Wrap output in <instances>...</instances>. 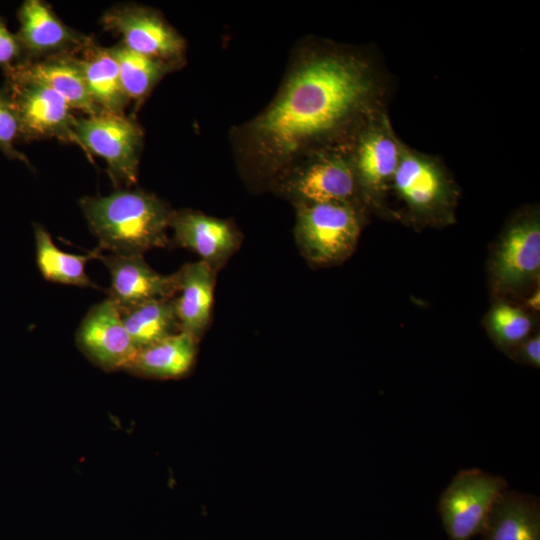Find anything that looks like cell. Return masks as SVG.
I'll use <instances>...</instances> for the list:
<instances>
[{"label":"cell","instance_id":"6da1fadb","mask_svg":"<svg viewBox=\"0 0 540 540\" xmlns=\"http://www.w3.org/2000/svg\"><path fill=\"white\" fill-rule=\"evenodd\" d=\"M378 96V83L367 63L350 55L318 56L295 71L256 121L255 132L268 150L288 156L364 113H378L372 110Z\"/></svg>","mask_w":540,"mask_h":540},{"label":"cell","instance_id":"7a4b0ae2","mask_svg":"<svg viewBox=\"0 0 540 540\" xmlns=\"http://www.w3.org/2000/svg\"><path fill=\"white\" fill-rule=\"evenodd\" d=\"M79 205L101 251L142 255L168 244L166 230L173 213L150 193L118 189L107 196L83 197Z\"/></svg>","mask_w":540,"mask_h":540},{"label":"cell","instance_id":"3957f363","mask_svg":"<svg viewBox=\"0 0 540 540\" xmlns=\"http://www.w3.org/2000/svg\"><path fill=\"white\" fill-rule=\"evenodd\" d=\"M498 297L528 295L539 284L540 219L538 212L516 214L496 241L488 264Z\"/></svg>","mask_w":540,"mask_h":540},{"label":"cell","instance_id":"277c9868","mask_svg":"<svg viewBox=\"0 0 540 540\" xmlns=\"http://www.w3.org/2000/svg\"><path fill=\"white\" fill-rule=\"evenodd\" d=\"M392 188L414 221L431 226L454 221L457 189L433 158L403 145Z\"/></svg>","mask_w":540,"mask_h":540},{"label":"cell","instance_id":"5b68a950","mask_svg":"<svg viewBox=\"0 0 540 540\" xmlns=\"http://www.w3.org/2000/svg\"><path fill=\"white\" fill-rule=\"evenodd\" d=\"M361 228L360 214L352 204H300L295 235L308 261L331 265L351 256Z\"/></svg>","mask_w":540,"mask_h":540},{"label":"cell","instance_id":"8992f818","mask_svg":"<svg viewBox=\"0 0 540 540\" xmlns=\"http://www.w3.org/2000/svg\"><path fill=\"white\" fill-rule=\"evenodd\" d=\"M508 488L505 478L479 468L459 471L438 501V513L449 540L480 535L497 497Z\"/></svg>","mask_w":540,"mask_h":540},{"label":"cell","instance_id":"52a82bcc","mask_svg":"<svg viewBox=\"0 0 540 540\" xmlns=\"http://www.w3.org/2000/svg\"><path fill=\"white\" fill-rule=\"evenodd\" d=\"M79 146L103 158L115 186L137 180L142 131L124 114L100 112L76 118L73 127Z\"/></svg>","mask_w":540,"mask_h":540},{"label":"cell","instance_id":"ba28073f","mask_svg":"<svg viewBox=\"0 0 540 540\" xmlns=\"http://www.w3.org/2000/svg\"><path fill=\"white\" fill-rule=\"evenodd\" d=\"M403 144L384 112L369 119L352 160L358 192L375 209L385 212L386 197L400 162Z\"/></svg>","mask_w":540,"mask_h":540},{"label":"cell","instance_id":"9c48e42d","mask_svg":"<svg viewBox=\"0 0 540 540\" xmlns=\"http://www.w3.org/2000/svg\"><path fill=\"white\" fill-rule=\"evenodd\" d=\"M5 88L19 123L20 138H57L78 143L76 118L69 104L53 90L31 81L6 76Z\"/></svg>","mask_w":540,"mask_h":540},{"label":"cell","instance_id":"30bf717a","mask_svg":"<svg viewBox=\"0 0 540 540\" xmlns=\"http://www.w3.org/2000/svg\"><path fill=\"white\" fill-rule=\"evenodd\" d=\"M106 30L121 36L122 44L139 54L164 62L183 53L182 38L156 12L137 5H118L102 17Z\"/></svg>","mask_w":540,"mask_h":540},{"label":"cell","instance_id":"8fae6325","mask_svg":"<svg viewBox=\"0 0 540 540\" xmlns=\"http://www.w3.org/2000/svg\"><path fill=\"white\" fill-rule=\"evenodd\" d=\"M76 344L105 371L126 369L138 351L125 329L119 308L109 297L87 312L76 331Z\"/></svg>","mask_w":540,"mask_h":540},{"label":"cell","instance_id":"7c38bea8","mask_svg":"<svg viewBox=\"0 0 540 540\" xmlns=\"http://www.w3.org/2000/svg\"><path fill=\"white\" fill-rule=\"evenodd\" d=\"M102 261L110 272L109 298L120 311L154 299H172L177 292L176 273L161 275L153 270L140 254L104 256Z\"/></svg>","mask_w":540,"mask_h":540},{"label":"cell","instance_id":"4fadbf2b","mask_svg":"<svg viewBox=\"0 0 540 540\" xmlns=\"http://www.w3.org/2000/svg\"><path fill=\"white\" fill-rule=\"evenodd\" d=\"M18 20L16 36L23 50V60L72 54L90 40L66 26L44 1H25L18 11Z\"/></svg>","mask_w":540,"mask_h":540},{"label":"cell","instance_id":"5bb4252c","mask_svg":"<svg viewBox=\"0 0 540 540\" xmlns=\"http://www.w3.org/2000/svg\"><path fill=\"white\" fill-rule=\"evenodd\" d=\"M15 77L43 85L59 94L72 109L87 116L100 113L88 93L86 83L73 54L50 56L37 60H22L4 71Z\"/></svg>","mask_w":540,"mask_h":540},{"label":"cell","instance_id":"9a60e30c","mask_svg":"<svg viewBox=\"0 0 540 540\" xmlns=\"http://www.w3.org/2000/svg\"><path fill=\"white\" fill-rule=\"evenodd\" d=\"M290 190L301 204H353L358 192L352 160L331 154L319 158L292 181Z\"/></svg>","mask_w":540,"mask_h":540},{"label":"cell","instance_id":"2e32d148","mask_svg":"<svg viewBox=\"0 0 540 540\" xmlns=\"http://www.w3.org/2000/svg\"><path fill=\"white\" fill-rule=\"evenodd\" d=\"M176 277L178 296L172 298V301L179 330L198 341L210 320L214 267L203 260L188 263L176 272Z\"/></svg>","mask_w":540,"mask_h":540},{"label":"cell","instance_id":"e0dca14e","mask_svg":"<svg viewBox=\"0 0 540 540\" xmlns=\"http://www.w3.org/2000/svg\"><path fill=\"white\" fill-rule=\"evenodd\" d=\"M482 540H540V500L508 488L495 500Z\"/></svg>","mask_w":540,"mask_h":540},{"label":"cell","instance_id":"ac0fdd59","mask_svg":"<svg viewBox=\"0 0 540 540\" xmlns=\"http://www.w3.org/2000/svg\"><path fill=\"white\" fill-rule=\"evenodd\" d=\"M170 227L178 245L194 251L213 267L237 247V237L225 221L198 212L173 213Z\"/></svg>","mask_w":540,"mask_h":540},{"label":"cell","instance_id":"d6986e66","mask_svg":"<svg viewBox=\"0 0 540 540\" xmlns=\"http://www.w3.org/2000/svg\"><path fill=\"white\" fill-rule=\"evenodd\" d=\"M80 51L81 56L76 59L94 104L101 112L124 114L129 99L111 48L98 46L90 39Z\"/></svg>","mask_w":540,"mask_h":540},{"label":"cell","instance_id":"ffe728a7","mask_svg":"<svg viewBox=\"0 0 540 540\" xmlns=\"http://www.w3.org/2000/svg\"><path fill=\"white\" fill-rule=\"evenodd\" d=\"M197 340L178 332L140 348L126 370L141 376L175 378L186 374L196 356Z\"/></svg>","mask_w":540,"mask_h":540},{"label":"cell","instance_id":"44dd1931","mask_svg":"<svg viewBox=\"0 0 540 540\" xmlns=\"http://www.w3.org/2000/svg\"><path fill=\"white\" fill-rule=\"evenodd\" d=\"M34 236L37 267L46 280L65 285L97 288L86 274L85 266L91 259H97L101 252L98 247L86 255L63 252L53 243L46 229L36 223Z\"/></svg>","mask_w":540,"mask_h":540},{"label":"cell","instance_id":"7402d4cb","mask_svg":"<svg viewBox=\"0 0 540 540\" xmlns=\"http://www.w3.org/2000/svg\"><path fill=\"white\" fill-rule=\"evenodd\" d=\"M120 313L138 350L180 332L172 299L149 300Z\"/></svg>","mask_w":540,"mask_h":540},{"label":"cell","instance_id":"603a6c76","mask_svg":"<svg viewBox=\"0 0 540 540\" xmlns=\"http://www.w3.org/2000/svg\"><path fill=\"white\" fill-rule=\"evenodd\" d=\"M117 61L122 88L127 98L140 101L171 68L170 63L148 57L122 43L111 47Z\"/></svg>","mask_w":540,"mask_h":540},{"label":"cell","instance_id":"cb8c5ba5","mask_svg":"<svg viewBox=\"0 0 540 540\" xmlns=\"http://www.w3.org/2000/svg\"><path fill=\"white\" fill-rule=\"evenodd\" d=\"M486 327L494 343L508 353L530 336L533 320L522 308L498 301L486 316Z\"/></svg>","mask_w":540,"mask_h":540},{"label":"cell","instance_id":"d4e9b609","mask_svg":"<svg viewBox=\"0 0 540 540\" xmlns=\"http://www.w3.org/2000/svg\"><path fill=\"white\" fill-rule=\"evenodd\" d=\"M20 139L19 123L13 104L5 86L0 88V150L10 159H17L30 165L27 157L15 149V141Z\"/></svg>","mask_w":540,"mask_h":540},{"label":"cell","instance_id":"484cf974","mask_svg":"<svg viewBox=\"0 0 540 540\" xmlns=\"http://www.w3.org/2000/svg\"><path fill=\"white\" fill-rule=\"evenodd\" d=\"M23 59V50L16 34L11 33L4 19L0 18V66L5 71Z\"/></svg>","mask_w":540,"mask_h":540},{"label":"cell","instance_id":"4316f807","mask_svg":"<svg viewBox=\"0 0 540 540\" xmlns=\"http://www.w3.org/2000/svg\"><path fill=\"white\" fill-rule=\"evenodd\" d=\"M511 358L524 364L540 367V335L534 334L526 338L519 345L511 349L508 353Z\"/></svg>","mask_w":540,"mask_h":540},{"label":"cell","instance_id":"83f0119b","mask_svg":"<svg viewBox=\"0 0 540 540\" xmlns=\"http://www.w3.org/2000/svg\"><path fill=\"white\" fill-rule=\"evenodd\" d=\"M525 305L528 309L538 312L540 310V290L539 287L530 292L525 298Z\"/></svg>","mask_w":540,"mask_h":540}]
</instances>
